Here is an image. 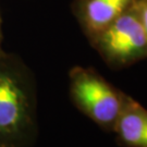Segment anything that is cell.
Returning a JSON list of instances; mask_svg holds the SVG:
<instances>
[{
    "label": "cell",
    "mask_w": 147,
    "mask_h": 147,
    "mask_svg": "<svg viewBox=\"0 0 147 147\" xmlns=\"http://www.w3.org/2000/svg\"><path fill=\"white\" fill-rule=\"evenodd\" d=\"M31 105L18 74L0 67V140L18 141L31 126Z\"/></svg>",
    "instance_id": "cell-3"
},
{
    "label": "cell",
    "mask_w": 147,
    "mask_h": 147,
    "mask_svg": "<svg viewBox=\"0 0 147 147\" xmlns=\"http://www.w3.org/2000/svg\"><path fill=\"white\" fill-rule=\"evenodd\" d=\"M70 94L75 106L107 132H113L125 93L94 69L76 67L70 72Z\"/></svg>",
    "instance_id": "cell-1"
},
{
    "label": "cell",
    "mask_w": 147,
    "mask_h": 147,
    "mask_svg": "<svg viewBox=\"0 0 147 147\" xmlns=\"http://www.w3.org/2000/svg\"><path fill=\"white\" fill-rule=\"evenodd\" d=\"M134 7L147 35V0H136Z\"/></svg>",
    "instance_id": "cell-6"
},
{
    "label": "cell",
    "mask_w": 147,
    "mask_h": 147,
    "mask_svg": "<svg viewBox=\"0 0 147 147\" xmlns=\"http://www.w3.org/2000/svg\"><path fill=\"white\" fill-rule=\"evenodd\" d=\"M135 2L136 0H75L73 11L86 36L92 40L133 8Z\"/></svg>",
    "instance_id": "cell-4"
},
{
    "label": "cell",
    "mask_w": 147,
    "mask_h": 147,
    "mask_svg": "<svg viewBox=\"0 0 147 147\" xmlns=\"http://www.w3.org/2000/svg\"><path fill=\"white\" fill-rule=\"evenodd\" d=\"M113 132L123 147H147V109L125 94Z\"/></svg>",
    "instance_id": "cell-5"
},
{
    "label": "cell",
    "mask_w": 147,
    "mask_h": 147,
    "mask_svg": "<svg viewBox=\"0 0 147 147\" xmlns=\"http://www.w3.org/2000/svg\"><path fill=\"white\" fill-rule=\"evenodd\" d=\"M90 42L106 64L116 71L147 59V35L135 7L119 16Z\"/></svg>",
    "instance_id": "cell-2"
},
{
    "label": "cell",
    "mask_w": 147,
    "mask_h": 147,
    "mask_svg": "<svg viewBox=\"0 0 147 147\" xmlns=\"http://www.w3.org/2000/svg\"><path fill=\"white\" fill-rule=\"evenodd\" d=\"M0 39H1V32H0Z\"/></svg>",
    "instance_id": "cell-7"
}]
</instances>
